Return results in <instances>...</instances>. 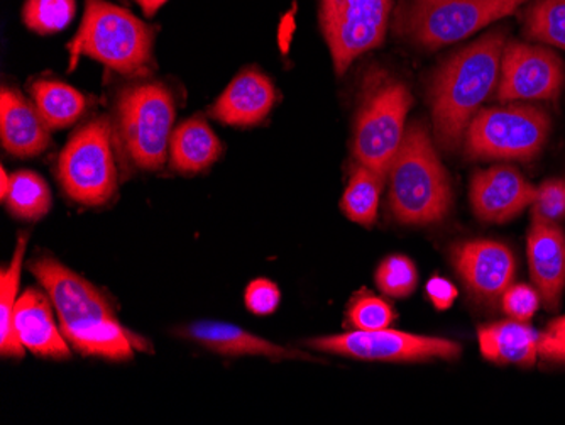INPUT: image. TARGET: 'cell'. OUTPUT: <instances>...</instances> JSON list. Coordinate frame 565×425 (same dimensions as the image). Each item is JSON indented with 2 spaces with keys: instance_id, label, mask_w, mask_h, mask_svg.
Listing matches in <instances>:
<instances>
[{
  "instance_id": "5b68a950",
  "label": "cell",
  "mask_w": 565,
  "mask_h": 425,
  "mask_svg": "<svg viewBox=\"0 0 565 425\" xmlns=\"http://www.w3.org/2000/svg\"><path fill=\"white\" fill-rule=\"evenodd\" d=\"M174 116L173 95L163 84L124 88L114 107L113 131L127 160L145 171L163 167L170 155Z\"/></svg>"
},
{
  "instance_id": "6da1fadb",
  "label": "cell",
  "mask_w": 565,
  "mask_h": 425,
  "mask_svg": "<svg viewBox=\"0 0 565 425\" xmlns=\"http://www.w3.org/2000/svg\"><path fill=\"white\" fill-rule=\"evenodd\" d=\"M34 278L50 295L66 341L84 357L127 361L142 339L127 331L113 306L95 285L55 258H38L30 265Z\"/></svg>"
},
{
  "instance_id": "277c9868",
  "label": "cell",
  "mask_w": 565,
  "mask_h": 425,
  "mask_svg": "<svg viewBox=\"0 0 565 425\" xmlns=\"http://www.w3.org/2000/svg\"><path fill=\"white\" fill-rule=\"evenodd\" d=\"M152 41L151 28L132 12L106 0H87L81 30L70 41V68L88 56L120 75L136 77L151 65Z\"/></svg>"
},
{
  "instance_id": "ac0fdd59",
  "label": "cell",
  "mask_w": 565,
  "mask_h": 425,
  "mask_svg": "<svg viewBox=\"0 0 565 425\" xmlns=\"http://www.w3.org/2000/svg\"><path fill=\"white\" fill-rule=\"evenodd\" d=\"M185 336L221 357H265L273 360H310L297 349L275 344L234 323L200 320L185 328Z\"/></svg>"
},
{
  "instance_id": "3957f363",
  "label": "cell",
  "mask_w": 565,
  "mask_h": 425,
  "mask_svg": "<svg viewBox=\"0 0 565 425\" xmlns=\"http://www.w3.org/2000/svg\"><path fill=\"white\" fill-rule=\"evenodd\" d=\"M388 177L390 209L399 222L427 226L446 219L452 204L449 174L424 124L406 128Z\"/></svg>"
},
{
  "instance_id": "7c38bea8",
  "label": "cell",
  "mask_w": 565,
  "mask_h": 425,
  "mask_svg": "<svg viewBox=\"0 0 565 425\" xmlns=\"http://www.w3.org/2000/svg\"><path fill=\"white\" fill-rule=\"evenodd\" d=\"M564 84V62L547 47L519 41L504 46L497 87L500 103L552 100Z\"/></svg>"
},
{
  "instance_id": "ffe728a7",
  "label": "cell",
  "mask_w": 565,
  "mask_h": 425,
  "mask_svg": "<svg viewBox=\"0 0 565 425\" xmlns=\"http://www.w3.org/2000/svg\"><path fill=\"white\" fill-rule=\"evenodd\" d=\"M478 341L486 360L500 364L533 366L539 358L541 334H536L529 323L510 319L482 326L478 331Z\"/></svg>"
},
{
  "instance_id": "9a60e30c",
  "label": "cell",
  "mask_w": 565,
  "mask_h": 425,
  "mask_svg": "<svg viewBox=\"0 0 565 425\" xmlns=\"http://www.w3.org/2000/svg\"><path fill=\"white\" fill-rule=\"evenodd\" d=\"M56 317L58 314L50 295L38 288H28L19 297L14 310V331L22 348L51 360L70 358V342Z\"/></svg>"
},
{
  "instance_id": "4316f807",
  "label": "cell",
  "mask_w": 565,
  "mask_h": 425,
  "mask_svg": "<svg viewBox=\"0 0 565 425\" xmlns=\"http://www.w3.org/2000/svg\"><path fill=\"white\" fill-rule=\"evenodd\" d=\"M75 14V0H25L22 22L34 33L55 34L65 30Z\"/></svg>"
},
{
  "instance_id": "44dd1931",
  "label": "cell",
  "mask_w": 565,
  "mask_h": 425,
  "mask_svg": "<svg viewBox=\"0 0 565 425\" xmlns=\"http://www.w3.org/2000/svg\"><path fill=\"white\" fill-rule=\"evenodd\" d=\"M221 155V141L202 117H192L180 124L171 136V167L180 173L193 174L207 170Z\"/></svg>"
},
{
  "instance_id": "8d00e7d4",
  "label": "cell",
  "mask_w": 565,
  "mask_h": 425,
  "mask_svg": "<svg viewBox=\"0 0 565 425\" xmlns=\"http://www.w3.org/2000/svg\"><path fill=\"white\" fill-rule=\"evenodd\" d=\"M420 2H439V0H420Z\"/></svg>"
},
{
  "instance_id": "1f68e13d",
  "label": "cell",
  "mask_w": 565,
  "mask_h": 425,
  "mask_svg": "<svg viewBox=\"0 0 565 425\" xmlns=\"http://www.w3.org/2000/svg\"><path fill=\"white\" fill-rule=\"evenodd\" d=\"M244 300H246L249 312L256 314V316H269L278 309L279 302H281V291H279L278 285L273 284L271 280L259 278V280L250 281Z\"/></svg>"
},
{
  "instance_id": "4fadbf2b",
  "label": "cell",
  "mask_w": 565,
  "mask_h": 425,
  "mask_svg": "<svg viewBox=\"0 0 565 425\" xmlns=\"http://www.w3.org/2000/svg\"><path fill=\"white\" fill-rule=\"evenodd\" d=\"M536 189L519 170L491 167L478 171L469 187L472 211L481 221L503 224L533 204Z\"/></svg>"
},
{
  "instance_id": "d6a6232c",
  "label": "cell",
  "mask_w": 565,
  "mask_h": 425,
  "mask_svg": "<svg viewBox=\"0 0 565 425\" xmlns=\"http://www.w3.org/2000/svg\"><path fill=\"white\" fill-rule=\"evenodd\" d=\"M539 357L545 360L565 361V316L552 320L547 331L541 334Z\"/></svg>"
},
{
  "instance_id": "4dcf8cb0",
  "label": "cell",
  "mask_w": 565,
  "mask_h": 425,
  "mask_svg": "<svg viewBox=\"0 0 565 425\" xmlns=\"http://www.w3.org/2000/svg\"><path fill=\"white\" fill-rule=\"evenodd\" d=\"M541 294L536 288L525 284L510 285L501 295L504 312L510 316V319L522 320V322L532 319L533 314L541 307Z\"/></svg>"
},
{
  "instance_id": "8992f818",
  "label": "cell",
  "mask_w": 565,
  "mask_h": 425,
  "mask_svg": "<svg viewBox=\"0 0 565 425\" xmlns=\"http://www.w3.org/2000/svg\"><path fill=\"white\" fill-rule=\"evenodd\" d=\"M529 0H439L399 9L396 31L427 50L459 43L519 11Z\"/></svg>"
},
{
  "instance_id": "2e32d148",
  "label": "cell",
  "mask_w": 565,
  "mask_h": 425,
  "mask_svg": "<svg viewBox=\"0 0 565 425\" xmlns=\"http://www.w3.org/2000/svg\"><path fill=\"white\" fill-rule=\"evenodd\" d=\"M278 92L271 78L259 70H246L227 85L212 106L218 123L234 128H249L263 123L275 107Z\"/></svg>"
},
{
  "instance_id": "d590c367",
  "label": "cell",
  "mask_w": 565,
  "mask_h": 425,
  "mask_svg": "<svg viewBox=\"0 0 565 425\" xmlns=\"http://www.w3.org/2000/svg\"><path fill=\"white\" fill-rule=\"evenodd\" d=\"M9 187H11V177H9L6 168L2 167V170H0V196H2V199H4L6 193H8Z\"/></svg>"
},
{
  "instance_id": "9c48e42d",
  "label": "cell",
  "mask_w": 565,
  "mask_h": 425,
  "mask_svg": "<svg viewBox=\"0 0 565 425\" xmlns=\"http://www.w3.org/2000/svg\"><path fill=\"white\" fill-rule=\"evenodd\" d=\"M113 138V123L107 117H97L82 126L63 148L58 180L76 204L98 208L116 193Z\"/></svg>"
},
{
  "instance_id": "f546056e",
  "label": "cell",
  "mask_w": 565,
  "mask_h": 425,
  "mask_svg": "<svg viewBox=\"0 0 565 425\" xmlns=\"http://www.w3.org/2000/svg\"><path fill=\"white\" fill-rule=\"evenodd\" d=\"M532 208L533 222L541 224H557L565 217V182L564 180H547L536 189Z\"/></svg>"
},
{
  "instance_id": "836d02e7",
  "label": "cell",
  "mask_w": 565,
  "mask_h": 425,
  "mask_svg": "<svg viewBox=\"0 0 565 425\" xmlns=\"http://www.w3.org/2000/svg\"><path fill=\"white\" fill-rule=\"evenodd\" d=\"M427 294L430 297L431 304L437 309H447L456 300L457 288L450 281L444 280V278L435 277L428 281Z\"/></svg>"
},
{
  "instance_id": "f1b7e54d",
  "label": "cell",
  "mask_w": 565,
  "mask_h": 425,
  "mask_svg": "<svg viewBox=\"0 0 565 425\" xmlns=\"http://www.w3.org/2000/svg\"><path fill=\"white\" fill-rule=\"evenodd\" d=\"M348 320L358 331H380L388 329L395 320V310L376 295L359 294L352 298L348 309Z\"/></svg>"
},
{
  "instance_id": "e0dca14e",
  "label": "cell",
  "mask_w": 565,
  "mask_h": 425,
  "mask_svg": "<svg viewBox=\"0 0 565 425\" xmlns=\"http://www.w3.org/2000/svg\"><path fill=\"white\" fill-rule=\"evenodd\" d=\"M530 275L542 302L557 309L565 288V234L557 224L533 222L526 240Z\"/></svg>"
},
{
  "instance_id": "8fae6325",
  "label": "cell",
  "mask_w": 565,
  "mask_h": 425,
  "mask_svg": "<svg viewBox=\"0 0 565 425\" xmlns=\"http://www.w3.org/2000/svg\"><path fill=\"white\" fill-rule=\"evenodd\" d=\"M307 344L320 353L364 361L456 360L462 351L450 339L409 334L390 328L380 331L355 329L345 334L310 339Z\"/></svg>"
},
{
  "instance_id": "484cf974",
  "label": "cell",
  "mask_w": 565,
  "mask_h": 425,
  "mask_svg": "<svg viewBox=\"0 0 565 425\" xmlns=\"http://www.w3.org/2000/svg\"><path fill=\"white\" fill-rule=\"evenodd\" d=\"M526 34L539 43L565 50V0H539L526 12Z\"/></svg>"
},
{
  "instance_id": "603a6c76",
  "label": "cell",
  "mask_w": 565,
  "mask_h": 425,
  "mask_svg": "<svg viewBox=\"0 0 565 425\" xmlns=\"http://www.w3.org/2000/svg\"><path fill=\"white\" fill-rule=\"evenodd\" d=\"M25 246H28V236L22 234L15 244L11 262L0 273V353L4 358H22L25 351L14 331V310L19 300L18 291L22 265H24Z\"/></svg>"
},
{
  "instance_id": "e575fe53",
  "label": "cell",
  "mask_w": 565,
  "mask_h": 425,
  "mask_svg": "<svg viewBox=\"0 0 565 425\" xmlns=\"http://www.w3.org/2000/svg\"><path fill=\"white\" fill-rule=\"evenodd\" d=\"M138 2L139 8L142 9L148 18H152V15L157 14L164 4H167L168 0H136Z\"/></svg>"
},
{
  "instance_id": "5bb4252c",
  "label": "cell",
  "mask_w": 565,
  "mask_h": 425,
  "mask_svg": "<svg viewBox=\"0 0 565 425\" xmlns=\"http://www.w3.org/2000/svg\"><path fill=\"white\" fill-rule=\"evenodd\" d=\"M452 259L459 277L476 297L493 300L513 285L516 259L503 243L468 241L454 249Z\"/></svg>"
},
{
  "instance_id": "ba28073f",
  "label": "cell",
  "mask_w": 565,
  "mask_h": 425,
  "mask_svg": "<svg viewBox=\"0 0 565 425\" xmlns=\"http://www.w3.org/2000/svg\"><path fill=\"white\" fill-rule=\"evenodd\" d=\"M551 132V117L522 104L482 109L472 117L465 149L475 160L529 161L541 153Z\"/></svg>"
},
{
  "instance_id": "cb8c5ba5",
  "label": "cell",
  "mask_w": 565,
  "mask_h": 425,
  "mask_svg": "<svg viewBox=\"0 0 565 425\" xmlns=\"http://www.w3.org/2000/svg\"><path fill=\"white\" fill-rule=\"evenodd\" d=\"M384 179L386 174L366 164L358 163V167L352 170L341 200V209L345 217L351 219L355 224L370 227L376 221Z\"/></svg>"
},
{
  "instance_id": "d4e9b609",
  "label": "cell",
  "mask_w": 565,
  "mask_h": 425,
  "mask_svg": "<svg viewBox=\"0 0 565 425\" xmlns=\"http://www.w3.org/2000/svg\"><path fill=\"white\" fill-rule=\"evenodd\" d=\"M9 212L24 221H40L50 212L51 192L43 177L30 170L11 174V187L4 199Z\"/></svg>"
},
{
  "instance_id": "7a4b0ae2",
  "label": "cell",
  "mask_w": 565,
  "mask_h": 425,
  "mask_svg": "<svg viewBox=\"0 0 565 425\" xmlns=\"http://www.w3.org/2000/svg\"><path fill=\"white\" fill-rule=\"evenodd\" d=\"M507 36L493 31L450 56L430 85L431 120L440 148L454 151L465 142L472 117L497 92Z\"/></svg>"
},
{
  "instance_id": "d6986e66",
  "label": "cell",
  "mask_w": 565,
  "mask_h": 425,
  "mask_svg": "<svg viewBox=\"0 0 565 425\" xmlns=\"http://www.w3.org/2000/svg\"><path fill=\"white\" fill-rule=\"evenodd\" d=\"M0 141L8 153L33 158L50 145V128L36 106L14 88L0 94Z\"/></svg>"
},
{
  "instance_id": "7402d4cb",
  "label": "cell",
  "mask_w": 565,
  "mask_h": 425,
  "mask_svg": "<svg viewBox=\"0 0 565 425\" xmlns=\"http://www.w3.org/2000/svg\"><path fill=\"white\" fill-rule=\"evenodd\" d=\"M31 97L50 129L68 128L87 110L85 95L58 81L34 82L31 85Z\"/></svg>"
},
{
  "instance_id": "30bf717a",
  "label": "cell",
  "mask_w": 565,
  "mask_h": 425,
  "mask_svg": "<svg viewBox=\"0 0 565 425\" xmlns=\"http://www.w3.org/2000/svg\"><path fill=\"white\" fill-rule=\"evenodd\" d=\"M393 0H320V24L339 75L380 46L388 31Z\"/></svg>"
},
{
  "instance_id": "83f0119b",
  "label": "cell",
  "mask_w": 565,
  "mask_h": 425,
  "mask_svg": "<svg viewBox=\"0 0 565 425\" xmlns=\"http://www.w3.org/2000/svg\"><path fill=\"white\" fill-rule=\"evenodd\" d=\"M376 287L392 298L408 297L417 288V266L408 256L393 255L384 258L374 273Z\"/></svg>"
},
{
  "instance_id": "52a82bcc",
  "label": "cell",
  "mask_w": 565,
  "mask_h": 425,
  "mask_svg": "<svg viewBox=\"0 0 565 425\" xmlns=\"http://www.w3.org/2000/svg\"><path fill=\"white\" fill-rule=\"evenodd\" d=\"M355 117L352 153L355 161L388 177L390 167L405 139L412 94L403 82L374 77Z\"/></svg>"
}]
</instances>
